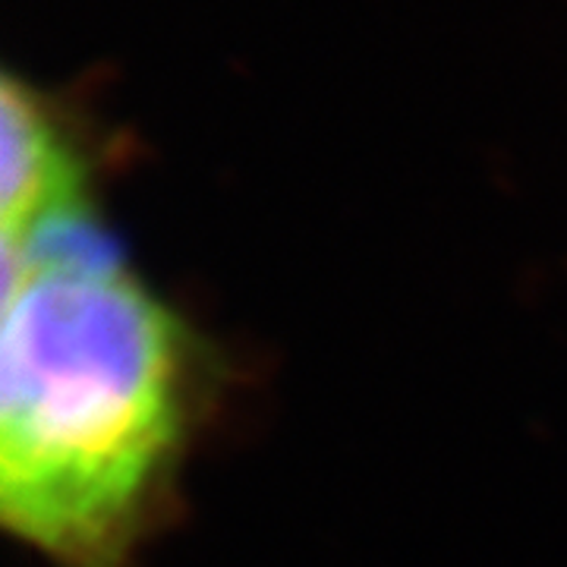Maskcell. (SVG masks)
<instances>
[{
  "instance_id": "1",
  "label": "cell",
  "mask_w": 567,
  "mask_h": 567,
  "mask_svg": "<svg viewBox=\"0 0 567 567\" xmlns=\"http://www.w3.org/2000/svg\"><path fill=\"white\" fill-rule=\"evenodd\" d=\"M193 344L76 205L3 230V524L58 567H123L193 420Z\"/></svg>"
},
{
  "instance_id": "2",
  "label": "cell",
  "mask_w": 567,
  "mask_h": 567,
  "mask_svg": "<svg viewBox=\"0 0 567 567\" xmlns=\"http://www.w3.org/2000/svg\"><path fill=\"white\" fill-rule=\"evenodd\" d=\"M3 230L89 203L85 177L44 104L13 80L3 89Z\"/></svg>"
}]
</instances>
